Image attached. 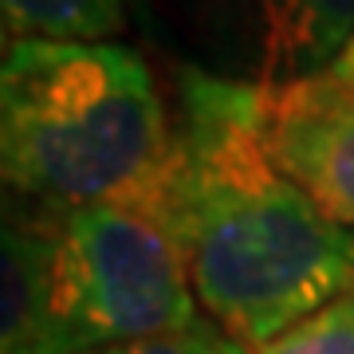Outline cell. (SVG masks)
I'll return each instance as SVG.
<instances>
[{
    "mask_svg": "<svg viewBox=\"0 0 354 354\" xmlns=\"http://www.w3.org/2000/svg\"><path fill=\"white\" fill-rule=\"evenodd\" d=\"M177 127L138 51L111 39H8L0 169L39 209L134 197L165 181Z\"/></svg>",
    "mask_w": 354,
    "mask_h": 354,
    "instance_id": "cell-2",
    "label": "cell"
},
{
    "mask_svg": "<svg viewBox=\"0 0 354 354\" xmlns=\"http://www.w3.org/2000/svg\"><path fill=\"white\" fill-rule=\"evenodd\" d=\"M330 79H339V83H346V87H354V36L346 39V48L335 55V64L327 67Z\"/></svg>",
    "mask_w": 354,
    "mask_h": 354,
    "instance_id": "cell-9",
    "label": "cell"
},
{
    "mask_svg": "<svg viewBox=\"0 0 354 354\" xmlns=\"http://www.w3.org/2000/svg\"><path fill=\"white\" fill-rule=\"evenodd\" d=\"M165 181L67 213L48 209L39 354H83L201 319Z\"/></svg>",
    "mask_w": 354,
    "mask_h": 354,
    "instance_id": "cell-3",
    "label": "cell"
},
{
    "mask_svg": "<svg viewBox=\"0 0 354 354\" xmlns=\"http://www.w3.org/2000/svg\"><path fill=\"white\" fill-rule=\"evenodd\" d=\"M83 354H256L244 339L225 330L216 319L201 315L197 323L181 330H162V335H146V339H127V342H106V346H91Z\"/></svg>",
    "mask_w": 354,
    "mask_h": 354,
    "instance_id": "cell-8",
    "label": "cell"
},
{
    "mask_svg": "<svg viewBox=\"0 0 354 354\" xmlns=\"http://www.w3.org/2000/svg\"><path fill=\"white\" fill-rule=\"evenodd\" d=\"M256 354H354V283L256 346Z\"/></svg>",
    "mask_w": 354,
    "mask_h": 354,
    "instance_id": "cell-7",
    "label": "cell"
},
{
    "mask_svg": "<svg viewBox=\"0 0 354 354\" xmlns=\"http://www.w3.org/2000/svg\"><path fill=\"white\" fill-rule=\"evenodd\" d=\"M256 83L319 75L354 36V0H252Z\"/></svg>",
    "mask_w": 354,
    "mask_h": 354,
    "instance_id": "cell-5",
    "label": "cell"
},
{
    "mask_svg": "<svg viewBox=\"0 0 354 354\" xmlns=\"http://www.w3.org/2000/svg\"><path fill=\"white\" fill-rule=\"evenodd\" d=\"M8 39H111L127 20V0H0Z\"/></svg>",
    "mask_w": 354,
    "mask_h": 354,
    "instance_id": "cell-6",
    "label": "cell"
},
{
    "mask_svg": "<svg viewBox=\"0 0 354 354\" xmlns=\"http://www.w3.org/2000/svg\"><path fill=\"white\" fill-rule=\"evenodd\" d=\"M264 138L276 165L342 228H354V87L327 71L264 83Z\"/></svg>",
    "mask_w": 354,
    "mask_h": 354,
    "instance_id": "cell-4",
    "label": "cell"
},
{
    "mask_svg": "<svg viewBox=\"0 0 354 354\" xmlns=\"http://www.w3.org/2000/svg\"><path fill=\"white\" fill-rule=\"evenodd\" d=\"M165 209L201 311L252 351L354 283V228L276 165L256 79L181 75Z\"/></svg>",
    "mask_w": 354,
    "mask_h": 354,
    "instance_id": "cell-1",
    "label": "cell"
}]
</instances>
